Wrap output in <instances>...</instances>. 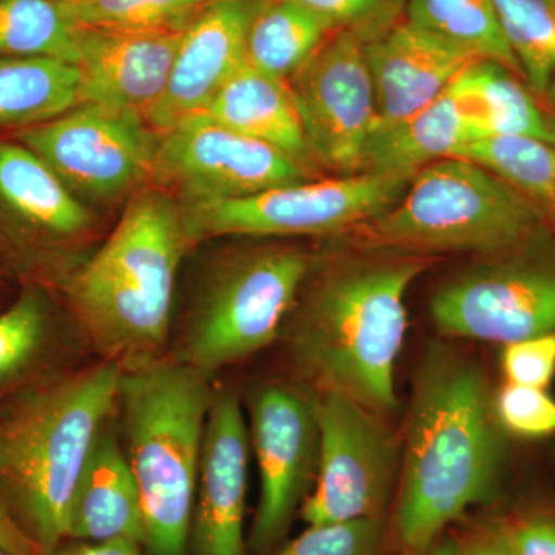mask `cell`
Listing matches in <instances>:
<instances>
[{"instance_id":"1","label":"cell","mask_w":555,"mask_h":555,"mask_svg":"<svg viewBox=\"0 0 555 555\" xmlns=\"http://www.w3.org/2000/svg\"><path fill=\"white\" fill-rule=\"evenodd\" d=\"M506 469L505 430L483 369L447 347H430L416 375L387 518L393 551L429 545L470 509H494Z\"/></svg>"},{"instance_id":"2","label":"cell","mask_w":555,"mask_h":555,"mask_svg":"<svg viewBox=\"0 0 555 555\" xmlns=\"http://www.w3.org/2000/svg\"><path fill=\"white\" fill-rule=\"evenodd\" d=\"M426 268L425 259L400 255L356 259L318 278L288 332V356L306 385L377 414L393 411L404 298Z\"/></svg>"},{"instance_id":"3","label":"cell","mask_w":555,"mask_h":555,"mask_svg":"<svg viewBox=\"0 0 555 555\" xmlns=\"http://www.w3.org/2000/svg\"><path fill=\"white\" fill-rule=\"evenodd\" d=\"M120 374L102 358L57 372L0 409V502L40 555L67 537L73 492L115 415Z\"/></svg>"},{"instance_id":"4","label":"cell","mask_w":555,"mask_h":555,"mask_svg":"<svg viewBox=\"0 0 555 555\" xmlns=\"http://www.w3.org/2000/svg\"><path fill=\"white\" fill-rule=\"evenodd\" d=\"M190 246L181 207L159 190H142L69 278L73 315L104 360L130 369L167 357L175 286Z\"/></svg>"},{"instance_id":"5","label":"cell","mask_w":555,"mask_h":555,"mask_svg":"<svg viewBox=\"0 0 555 555\" xmlns=\"http://www.w3.org/2000/svg\"><path fill=\"white\" fill-rule=\"evenodd\" d=\"M210 378L170 357L122 369L116 422L137 478L147 555H189Z\"/></svg>"},{"instance_id":"6","label":"cell","mask_w":555,"mask_h":555,"mask_svg":"<svg viewBox=\"0 0 555 555\" xmlns=\"http://www.w3.org/2000/svg\"><path fill=\"white\" fill-rule=\"evenodd\" d=\"M349 233L377 250L495 257L547 241L553 229L492 171L469 159L444 158L416 171L389 210Z\"/></svg>"},{"instance_id":"7","label":"cell","mask_w":555,"mask_h":555,"mask_svg":"<svg viewBox=\"0 0 555 555\" xmlns=\"http://www.w3.org/2000/svg\"><path fill=\"white\" fill-rule=\"evenodd\" d=\"M313 268L309 251L262 247L233 255L207 278L167 357L211 378L275 341Z\"/></svg>"},{"instance_id":"8","label":"cell","mask_w":555,"mask_h":555,"mask_svg":"<svg viewBox=\"0 0 555 555\" xmlns=\"http://www.w3.org/2000/svg\"><path fill=\"white\" fill-rule=\"evenodd\" d=\"M414 175L361 171L294 182L243 196L181 206L192 244L215 236H323L349 233L389 210Z\"/></svg>"},{"instance_id":"9","label":"cell","mask_w":555,"mask_h":555,"mask_svg":"<svg viewBox=\"0 0 555 555\" xmlns=\"http://www.w3.org/2000/svg\"><path fill=\"white\" fill-rule=\"evenodd\" d=\"M317 393L320 460L299 516L308 525L389 518L401 465L396 437L377 412L338 393Z\"/></svg>"},{"instance_id":"10","label":"cell","mask_w":555,"mask_h":555,"mask_svg":"<svg viewBox=\"0 0 555 555\" xmlns=\"http://www.w3.org/2000/svg\"><path fill=\"white\" fill-rule=\"evenodd\" d=\"M250 447L261 491L248 554L272 555L286 542L295 516L315 483L320 460L318 393L308 385L269 382L248 400Z\"/></svg>"},{"instance_id":"11","label":"cell","mask_w":555,"mask_h":555,"mask_svg":"<svg viewBox=\"0 0 555 555\" xmlns=\"http://www.w3.org/2000/svg\"><path fill=\"white\" fill-rule=\"evenodd\" d=\"M545 244L495 255L438 288L430 299L438 331L502 345L555 332V255Z\"/></svg>"},{"instance_id":"12","label":"cell","mask_w":555,"mask_h":555,"mask_svg":"<svg viewBox=\"0 0 555 555\" xmlns=\"http://www.w3.org/2000/svg\"><path fill=\"white\" fill-rule=\"evenodd\" d=\"M156 141L144 116L98 105H78L20 133L75 195L93 199L116 198L153 177Z\"/></svg>"},{"instance_id":"13","label":"cell","mask_w":555,"mask_h":555,"mask_svg":"<svg viewBox=\"0 0 555 555\" xmlns=\"http://www.w3.org/2000/svg\"><path fill=\"white\" fill-rule=\"evenodd\" d=\"M286 83L317 166L337 177L361 173L378 122L363 40L335 31Z\"/></svg>"},{"instance_id":"14","label":"cell","mask_w":555,"mask_h":555,"mask_svg":"<svg viewBox=\"0 0 555 555\" xmlns=\"http://www.w3.org/2000/svg\"><path fill=\"white\" fill-rule=\"evenodd\" d=\"M280 150L269 147L196 113L158 133L155 175L184 203L243 198L315 178Z\"/></svg>"},{"instance_id":"15","label":"cell","mask_w":555,"mask_h":555,"mask_svg":"<svg viewBox=\"0 0 555 555\" xmlns=\"http://www.w3.org/2000/svg\"><path fill=\"white\" fill-rule=\"evenodd\" d=\"M248 456L250 434L240 397L219 387L204 429L189 555H250L244 529Z\"/></svg>"},{"instance_id":"16","label":"cell","mask_w":555,"mask_h":555,"mask_svg":"<svg viewBox=\"0 0 555 555\" xmlns=\"http://www.w3.org/2000/svg\"><path fill=\"white\" fill-rule=\"evenodd\" d=\"M261 0H215L179 42L163 98L145 115L156 133L206 112L221 87L246 64L248 27Z\"/></svg>"},{"instance_id":"17","label":"cell","mask_w":555,"mask_h":555,"mask_svg":"<svg viewBox=\"0 0 555 555\" xmlns=\"http://www.w3.org/2000/svg\"><path fill=\"white\" fill-rule=\"evenodd\" d=\"M182 33L78 25L79 105L145 118L166 91Z\"/></svg>"},{"instance_id":"18","label":"cell","mask_w":555,"mask_h":555,"mask_svg":"<svg viewBox=\"0 0 555 555\" xmlns=\"http://www.w3.org/2000/svg\"><path fill=\"white\" fill-rule=\"evenodd\" d=\"M364 50L377 98L375 130L396 126L425 108L477 61L406 21L364 43Z\"/></svg>"},{"instance_id":"19","label":"cell","mask_w":555,"mask_h":555,"mask_svg":"<svg viewBox=\"0 0 555 555\" xmlns=\"http://www.w3.org/2000/svg\"><path fill=\"white\" fill-rule=\"evenodd\" d=\"M145 542L141 492L120 441L116 412L98 434L69 503L65 540Z\"/></svg>"},{"instance_id":"20","label":"cell","mask_w":555,"mask_h":555,"mask_svg":"<svg viewBox=\"0 0 555 555\" xmlns=\"http://www.w3.org/2000/svg\"><path fill=\"white\" fill-rule=\"evenodd\" d=\"M215 122L315 171V159L287 83L243 65L215 94L206 112Z\"/></svg>"},{"instance_id":"21","label":"cell","mask_w":555,"mask_h":555,"mask_svg":"<svg viewBox=\"0 0 555 555\" xmlns=\"http://www.w3.org/2000/svg\"><path fill=\"white\" fill-rule=\"evenodd\" d=\"M476 141L473 113L454 82L436 101L396 126L375 130L364 153L363 171L415 175L451 158Z\"/></svg>"},{"instance_id":"22","label":"cell","mask_w":555,"mask_h":555,"mask_svg":"<svg viewBox=\"0 0 555 555\" xmlns=\"http://www.w3.org/2000/svg\"><path fill=\"white\" fill-rule=\"evenodd\" d=\"M0 206L53 241L78 238L93 225L89 208L24 144L0 141Z\"/></svg>"},{"instance_id":"23","label":"cell","mask_w":555,"mask_h":555,"mask_svg":"<svg viewBox=\"0 0 555 555\" xmlns=\"http://www.w3.org/2000/svg\"><path fill=\"white\" fill-rule=\"evenodd\" d=\"M454 86L473 113L477 139L524 137L555 145V115L542 98L503 65L476 61L463 69Z\"/></svg>"},{"instance_id":"24","label":"cell","mask_w":555,"mask_h":555,"mask_svg":"<svg viewBox=\"0 0 555 555\" xmlns=\"http://www.w3.org/2000/svg\"><path fill=\"white\" fill-rule=\"evenodd\" d=\"M56 334L49 301L38 288L22 292L0 312V409L60 372Z\"/></svg>"},{"instance_id":"25","label":"cell","mask_w":555,"mask_h":555,"mask_svg":"<svg viewBox=\"0 0 555 555\" xmlns=\"http://www.w3.org/2000/svg\"><path fill=\"white\" fill-rule=\"evenodd\" d=\"M80 69L51 57H0V129L50 122L79 105Z\"/></svg>"},{"instance_id":"26","label":"cell","mask_w":555,"mask_h":555,"mask_svg":"<svg viewBox=\"0 0 555 555\" xmlns=\"http://www.w3.org/2000/svg\"><path fill=\"white\" fill-rule=\"evenodd\" d=\"M335 30L291 0H261L248 27L246 61L264 75L287 82Z\"/></svg>"},{"instance_id":"27","label":"cell","mask_w":555,"mask_h":555,"mask_svg":"<svg viewBox=\"0 0 555 555\" xmlns=\"http://www.w3.org/2000/svg\"><path fill=\"white\" fill-rule=\"evenodd\" d=\"M403 16L474 60L496 62L524 79L492 0H404Z\"/></svg>"},{"instance_id":"28","label":"cell","mask_w":555,"mask_h":555,"mask_svg":"<svg viewBox=\"0 0 555 555\" xmlns=\"http://www.w3.org/2000/svg\"><path fill=\"white\" fill-rule=\"evenodd\" d=\"M451 158L480 164L516 190L555 230V145L534 138L491 137L463 145Z\"/></svg>"},{"instance_id":"29","label":"cell","mask_w":555,"mask_h":555,"mask_svg":"<svg viewBox=\"0 0 555 555\" xmlns=\"http://www.w3.org/2000/svg\"><path fill=\"white\" fill-rule=\"evenodd\" d=\"M0 57H51L78 65V25L56 0H0Z\"/></svg>"},{"instance_id":"30","label":"cell","mask_w":555,"mask_h":555,"mask_svg":"<svg viewBox=\"0 0 555 555\" xmlns=\"http://www.w3.org/2000/svg\"><path fill=\"white\" fill-rule=\"evenodd\" d=\"M526 86L545 96L555 78V0H492Z\"/></svg>"},{"instance_id":"31","label":"cell","mask_w":555,"mask_h":555,"mask_svg":"<svg viewBox=\"0 0 555 555\" xmlns=\"http://www.w3.org/2000/svg\"><path fill=\"white\" fill-rule=\"evenodd\" d=\"M215 0H83L62 3L82 27L112 30H185Z\"/></svg>"},{"instance_id":"32","label":"cell","mask_w":555,"mask_h":555,"mask_svg":"<svg viewBox=\"0 0 555 555\" xmlns=\"http://www.w3.org/2000/svg\"><path fill=\"white\" fill-rule=\"evenodd\" d=\"M272 555H397L389 539L387 518L308 525Z\"/></svg>"},{"instance_id":"33","label":"cell","mask_w":555,"mask_h":555,"mask_svg":"<svg viewBox=\"0 0 555 555\" xmlns=\"http://www.w3.org/2000/svg\"><path fill=\"white\" fill-rule=\"evenodd\" d=\"M327 22L335 31H349L364 43L401 22L404 0H291Z\"/></svg>"},{"instance_id":"34","label":"cell","mask_w":555,"mask_h":555,"mask_svg":"<svg viewBox=\"0 0 555 555\" xmlns=\"http://www.w3.org/2000/svg\"><path fill=\"white\" fill-rule=\"evenodd\" d=\"M494 411L505 434L524 438L555 434V398L546 389L506 383L494 397Z\"/></svg>"},{"instance_id":"35","label":"cell","mask_w":555,"mask_h":555,"mask_svg":"<svg viewBox=\"0 0 555 555\" xmlns=\"http://www.w3.org/2000/svg\"><path fill=\"white\" fill-rule=\"evenodd\" d=\"M502 369L506 383L546 389L555 377V332L505 345Z\"/></svg>"},{"instance_id":"36","label":"cell","mask_w":555,"mask_h":555,"mask_svg":"<svg viewBox=\"0 0 555 555\" xmlns=\"http://www.w3.org/2000/svg\"><path fill=\"white\" fill-rule=\"evenodd\" d=\"M516 555H555V505L528 503L500 513Z\"/></svg>"},{"instance_id":"37","label":"cell","mask_w":555,"mask_h":555,"mask_svg":"<svg viewBox=\"0 0 555 555\" xmlns=\"http://www.w3.org/2000/svg\"><path fill=\"white\" fill-rule=\"evenodd\" d=\"M454 531L462 555H516L507 540L502 516L494 509H485L473 520L465 517Z\"/></svg>"},{"instance_id":"38","label":"cell","mask_w":555,"mask_h":555,"mask_svg":"<svg viewBox=\"0 0 555 555\" xmlns=\"http://www.w3.org/2000/svg\"><path fill=\"white\" fill-rule=\"evenodd\" d=\"M46 555H147L142 543L126 537L86 542V540H64Z\"/></svg>"},{"instance_id":"39","label":"cell","mask_w":555,"mask_h":555,"mask_svg":"<svg viewBox=\"0 0 555 555\" xmlns=\"http://www.w3.org/2000/svg\"><path fill=\"white\" fill-rule=\"evenodd\" d=\"M0 545L13 555H40L0 502Z\"/></svg>"},{"instance_id":"40","label":"cell","mask_w":555,"mask_h":555,"mask_svg":"<svg viewBox=\"0 0 555 555\" xmlns=\"http://www.w3.org/2000/svg\"><path fill=\"white\" fill-rule=\"evenodd\" d=\"M397 555H462V551H460L454 532L448 529L443 534L434 539L429 545L416 551H409V553H397Z\"/></svg>"},{"instance_id":"41","label":"cell","mask_w":555,"mask_h":555,"mask_svg":"<svg viewBox=\"0 0 555 555\" xmlns=\"http://www.w3.org/2000/svg\"><path fill=\"white\" fill-rule=\"evenodd\" d=\"M543 100H545L547 107H550L551 112L555 115V78L553 79V82L550 83V87H547Z\"/></svg>"},{"instance_id":"42","label":"cell","mask_w":555,"mask_h":555,"mask_svg":"<svg viewBox=\"0 0 555 555\" xmlns=\"http://www.w3.org/2000/svg\"><path fill=\"white\" fill-rule=\"evenodd\" d=\"M56 2H62V3H78V2H83V0H56Z\"/></svg>"},{"instance_id":"43","label":"cell","mask_w":555,"mask_h":555,"mask_svg":"<svg viewBox=\"0 0 555 555\" xmlns=\"http://www.w3.org/2000/svg\"><path fill=\"white\" fill-rule=\"evenodd\" d=\"M0 555H13L10 553V551H7L5 547L0 545Z\"/></svg>"}]
</instances>
